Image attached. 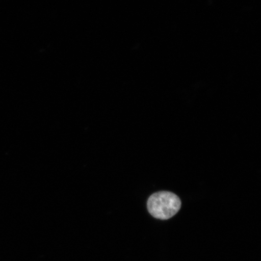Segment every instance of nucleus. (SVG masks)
Returning a JSON list of instances; mask_svg holds the SVG:
<instances>
[{"instance_id":"nucleus-1","label":"nucleus","mask_w":261,"mask_h":261,"mask_svg":"<svg viewBox=\"0 0 261 261\" xmlns=\"http://www.w3.org/2000/svg\"><path fill=\"white\" fill-rule=\"evenodd\" d=\"M181 202L177 195L168 191L156 192L147 202L148 210L153 217L166 220L174 217L180 210Z\"/></svg>"}]
</instances>
